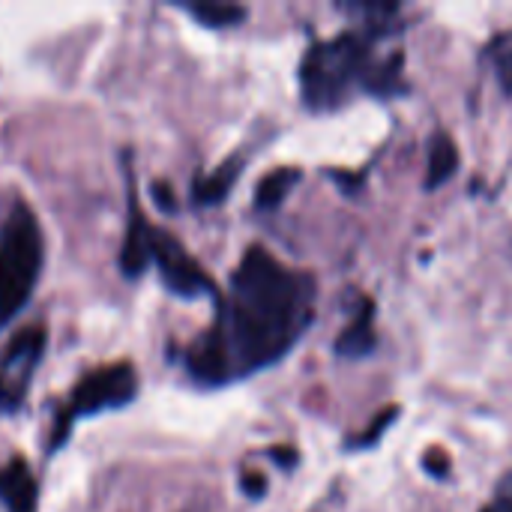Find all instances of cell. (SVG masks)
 I'll list each match as a JSON object with an SVG mask.
<instances>
[{
	"label": "cell",
	"mask_w": 512,
	"mask_h": 512,
	"mask_svg": "<svg viewBox=\"0 0 512 512\" xmlns=\"http://www.w3.org/2000/svg\"><path fill=\"white\" fill-rule=\"evenodd\" d=\"M42 351H45L42 327H27L9 342V348L0 360V405L12 408L27 396V384L39 366Z\"/></svg>",
	"instance_id": "6"
},
{
	"label": "cell",
	"mask_w": 512,
	"mask_h": 512,
	"mask_svg": "<svg viewBox=\"0 0 512 512\" xmlns=\"http://www.w3.org/2000/svg\"><path fill=\"white\" fill-rule=\"evenodd\" d=\"M132 219H129V231H126V243L120 249V270L135 279L147 270V264L153 261V225L141 216L135 198H132Z\"/></svg>",
	"instance_id": "8"
},
{
	"label": "cell",
	"mask_w": 512,
	"mask_h": 512,
	"mask_svg": "<svg viewBox=\"0 0 512 512\" xmlns=\"http://www.w3.org/2000/svg\"><path fill=\"white\" fill-rule=\"evenodd\" d=\"M258 480H264V477L252 474V477H246V483H243V489H246L252 498H261V495H264V483H258Z\"/></svg>",
	"instance_id": "15"
},
{
	"label": "cell",
	"mask_w": 512,
	"mask_h": 512,
	"mask_svg": "<svg viewBox=\"0 0 512 512\" xmlns=\"http://www.w3.org/2000/svg\"><path fill=\"white\" fill-rule=\"evenodd\" d=\"M42 270V231L33 210L15 201L0 228V330L30 300Z\"/></svg>",
	"instance_id": "3"
},
{
	"label": "cell",
	"mask_w": 512,
	"mask_h": 512,
	"mask_svg": "<svg viewBox=\"0 0 512 512\" xmlns=\"http://www.w3.org/2000/svg\"><path fill=\"white\" fill-rule=\"evenodd\" d=\"M459 168V150L456 141L447 132H435L429 141V171H426V189L444 186Z\"/></svg>",
	"instance_id": "10"
},
{
	"label": "cell",
	"mask_w": 512,
	"mask_h": 512,
	"mask_svg": "<svg viewBox=\"0 0 512 512\" xmlns=\"http://www.w3.org/2000/svg\"><path fill=\"white\" fill-rule=\"evenodd\" d=\"M315 318V282L252 246L231 276L216 324L189 348L201 384H228L279 363Z\"/></svg>",
	"instance_id": "1"
},
{
	"label": "cell",
	"mask_w": 512,
	"mask_h": 512,
	"mask_svg": "<svg viewBox=\"0 0 512 512\" xmlns=\"http://www.w3.org/2000/svg\"><path fill=\"white\" fill-rule=\"evenodd\" d=\"M186 9L192 12V18H198L207 27H231L246 18V9L234 3H192Z\"/></svg>",
	"instance_id": "13"
},
{
	"label": "cell",
	"mask_w": 512,
	"mask_h": 512,
	"mask_svg": "<svg viewBox=\"0 0 512 512\" xmlns=\"http://www.w3.org/2000/svg\"><path fill=\"white\" fill-rule=\"evenodd\" d=\"M0 501L6 512H36V501H39L36 477L21 456L9 459L0 468Z\"/></svg>",
	"instance_id": "7"
},
{
	"label": "cell",
	"mask_w": 512,
	"mask_h": 512,
	"mask_svg": "<svg viewBox=\"0 0 512 512\" xmlns=\"http://www.w3.org/2000/svg\"><path fill=\"white\" fill-rule=\"evenodd\" d=\"M138 393V375L129 363H114V366H102L90 375H84L63 411V417L57 420V435H54V447H60L69 435V426L78 417H90V414H102L108 408H123L135 399Z\"/></svg>",
	"instance_id": "4"
},
{
	"label": "cell",
	"mask_w": 512,
	"mask_h": 512,
	"mask_svg": "<svg viewBox=\"0 0 512 512\" xmlns=\"http://www.w3.org/2000/svg\"><path fill=\"white\" fill-rule=\"evenodd\" d=\"M369 39L342 33L309 48L300 66V93L312 111H333L351 99L354 90L372 87L375 78Z\"/></svg>",
	"instance_id": "2"
},
{
	"label": "cell",
	"mask_w": 512,
	"mask_h": 512,
	"mask_svg": "<svg viewBox=\"0 0 512 512\" xmlns=\"http://www.w3.org/2000/svg\"><path fill=\"white\" fill-rule=\"evenodd\" d=\"M294 183H300V168H276V171H270L255 189V207L258 210H276L288 198Z\"/></svg>",
	"instance_id": "11"
},
{
	"label": "cell",
	"mask_w": 512,
	"mask_h": 512,
	"mask_svg": "<svg viewBox=\"0 0 512 512\" xmlns=\"http://www.w3.org/2000/svg\"><path fill=\"white\" fill-rule=\"evenodd\" d=\"M498 78H501L504 93H510L512 96V48H507V51L498 57Z\"/></svg>",
	"instance_id": "14"
},
{
	"label": "cell",
	"mask_w": 512,
	"mask_h": 512,
	"mask_svg": "<svg viewBox=\"0 0 512 512\" xmlns=\"http://www.w3.org/2000/svg\"><path fill=\"white\" fill-rule=\"evenodd\" d=\"M372 351H375L372 303L363 300L357 318L342 330V336H339V342H336V354H339V357H348V360H357V357H366V354H372Z\"/></svg>",
	"instance_id": "9"
},
{
	"label": "cell",
	"mask_w": 512,
	"mask_h": 512,
	"mask_svg": "<svg viewBox=\"0 0 512 512\" xmlns=\"http://www.w3.org/2000/svg\"><path fill=\"white\" fill-rule=\"evenodd\" d=\"M237 174H240V159H231V162L219 165L213 174L198 177V180H195V201L204 204V207H207V204H219V201L231 192Z\"/></svg>",
	"instance_id": "12"
},
{
	"label": "cell",
	"mask_w": 512,
	"mask_h": 512,
	"mask_svg": "<svg viewBox=\"0 0 512 512\" xmlns=\"http://www.w3.org/2000/svg\"><path fill=\"white\" fill-rule=\"evenodd\" d=\"M153 261L159 267L162 282L177 297H201L216 291L213 279L201 270V264L168 231L159 228H153Z\"/></svg>",
	"instance_id": "5"
},
{
	"label": "cell",
	"mask_w": 512,
	"mask_h": 512,
	"mask_svg": "<svg viewBox=\"0 0 512 512\" xmlns=\"http://www.w3.org/2000/svg\"><path fill=\"white\" fill-rule=\"evenodd\" d=\"M483 512H512V498H501V501L489 504Z\"/></svg>",
	"instance_id": "16"
}]
</instances>
